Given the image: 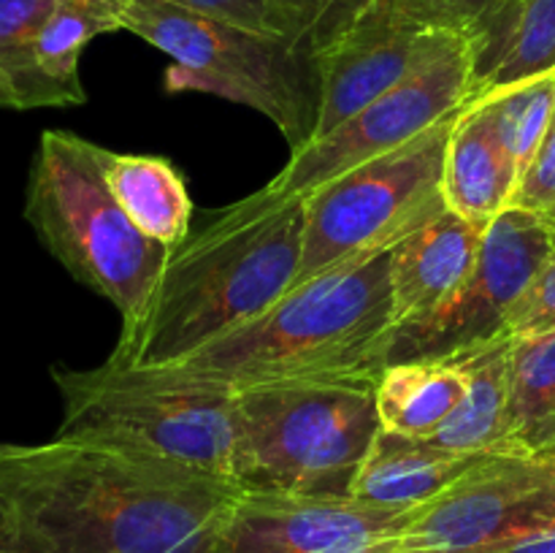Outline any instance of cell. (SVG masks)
<instances>
[{"label": "cell", "mask_w": 555, "mask_h": 553, "mask_svg": "<svg viewBox=\"0 0 555 553\" xmlns=\"http://www.w3.org/2000/svg\"><path fill=\"white\" fill-rule=\"evenodd\" d=\"M238 493L228 477L108 445H0V504L25 553H215Z\"/></svg>", "instance_id": "6da1fadb"}, {"label": "cell", "mask_w": 555, "mask_h": 553, "mask_svg": "<svg viewBox=\"0 0 555 553\" xmlns=\"http://www.w3.org/2000/svg\"><path fill=\"white\" fill-rule=\"evenodd\" d=\"M304 220V195L271 182L222 209L173 249L141 331L106 361L139 372L171 366L269 312L298 280Z\"/></svg>", "instance_id": "7a4b0ae2"}, {"label": "cell", "mask_w": 555, "mask_h": 553, "mask_svg": "<svg viewBox=\"0 0 555 553\" xmlns=\"http://www.w3.org/2000/svg\"><path fill=\"white\" fill-rule=\"evenodd\" d=\"M393 334L390 249L293 287L253 323L150 372L231 394L298 380L379 377Z\"/></svg>", "instance_id": "3957f363"}, {"label": "cell", "mask_w": 555, "mask_h": 553, "mask_svg": "<svg viewBox=\"0 0 555 553\" xmlns=\"http://www.w3.org/2000/svg\"><path fill=\"white\" fill-rule=\"evenodd\" d=\"M25 220L47 253L122 318L128 345L150 314L171 249L128 220L98 163V144L70 130H43L27 179Z\"/></svg>", "instance_id": "277c9868"}, {"label": "cell", "mask_w": 555, "mask_h": 553, "mask_svg": "<svg viewBox=\"0 0 555 553\" xmlns=\"http://www.w3.org/2000/svg\"><path fill=\"white\" fill-rule=\"evenodd\" d=\"M377 377L298 380L236 394L242 491L350 497L379 434Z\"/></svg>", "instance_id": "5b68a950"}, {"label": "cell", "mask_w": 555, "mask_h": 553, "mask_svg": "<svg viewBox=\"0 0 555 553\" xmlns=\"http://www.w3.org/2000/svg\"><path fill=\"white\" fill-rule=\"evenodd\" d=\"M63 399L57 437L108 445L233 480L236 394L163 372L101 363L52 366Z\"/></svg>", "instance_id": "8992f818"}, {"label": "cell", "mask_w": 555, "mask_h": 553, "mask_svg": "<svg viewBox=\"0 0 555 553\" xmlns=\"http://www.w3.org/2000/svg\"><path fill=\"white\" fill-rule=\"evenodd\" d=\"M122 30L173 60L168 92H209L269 117L291 141L309 144L318 125V60L282 36L247 30L160 0H122Z\"/></svg>", "instance_id": "52a82bcc"}, {"label": "cell", "mask_w": 555, "mask_h": 553, "mask_svg": "<svg viewBox=\"0 0 555 553\" xmlns=\"http://www.w3.org/2000/svg\"><path fill=\"white\" fill-rule=\"evenodd\" d=\"M455 117L304 195L307 220L296 285L393 249L448 209L442 168Z\"/></svg>", "instance_id": "ba28073f"}, {"label": "cell", "mask_w": 555, "mask_h": 553, "mask_svg": "<svg viewBox=\"0 0 555 553\" xmlns=\"http://www.w3.org/2000/svg\"><path fill=\"white\" fill-rule=\"evenodd\" d=\"M555 531V445L480 455L412 513L390 553H499Z\"/></svg>", "instance_id": "9c48e42d"}, {"label": "cell", "mask_w": 555, "mask_h": 553, "mask_svg": "<svg viewBox=\"0 0 555 553\" xmlns=\"http://www.w3.org/2000/svg\"><path fill=\"white\" fill-rule=\"evenodd\" d=\"M555 249L545 215L509 206L482 233L469 280L423 323L390 334L385 366L417 358H455L507 336V318Z\"/></svg>", "instance_id": "30bf717a"}, {"label": "cell", "mask_w": 555, "mask_h": 553, "mask_svg": "<svg viewBox=\"0 0 555 553\" xmlns=\"http://www.w3.org/2000/svg\"><path fill=\"white\" fill-rule=\"evenodd\" d=\"M472 103L469 36H459L431 63L379 95L334 133L291 152L271 184L287 195H309L350 168L410 144Z\"/></svg>", "instance_id": "8fae6325"}, {"label": "cell", "mask_w": 555, "mask_h": 553, "mask_svg": "<svg viewBox=\"0 0 555 553\" xmlns=\"http://www.w3.org/2000/svg\"><path fill=\"white\" fill-rule=\"evenodd\" d=\"M415 510L356 497L242 491L215 553H390Z\"/></svg>", "instance_id": "7c38bea8"}, {"label": "cell", "mask_w": 555, "mask_h": 553, "mask_svg": "<svg viewBox=\"0 0 555 553\" xmlns=\"http://www.w3.org/2000/svg\"><path fill=\"white\" fill-rule=\"evenodd\" d=\"M459 36L464 33H437L406 25L372 0L369 9L314 57L320 106L309 141L334 133L361 108L431 63Z\"/></svg>", "instance_id": "4fadbf2b"}, {"label": "cell", "mask_w": 555, "mask_h": 553, "mask_svg": "<svg viewBox=\"0 0 555 553\" xmlns=\"http://www.w3.org/2000/svg\"><path fill=\"white\" fill-rule=\"evenodd\" d=\"M482 233L444 209L390 249L393 331L423 323L453 298L475 271Z\"/></svg>", "instance_id": "5bb4252c"}, {"label": "cell", "mask_w": 555, "mask_h": 553, "mask_svg": "<svg viewBox=\"0 0 555 553\" xmlns=\"http://www.w3.org/2000/svg\"><path fill=\"white\" fill-rule=\"evenodd\" d=\"M472 103L555 70V0H496L469 33Z\"/></svg>", "instance_id": "9a60e30c"}, {"label": "cell", "mask_w": 555, "mask_h": 553, "mask_svg": "<svg viewBox=\"0 0 555 553\" xmlns=\"http://www.w3.org/2000/svg\"><path fill=\"white\" fill-rule=\"evenodd\" d=\"M518 173L499 141L486 103H469L455 117L444 150L442 193L450 211L486 231L513 204Z\"/></svg>", "instance_id": "2e32d148"}, {"label": "cell", "mask_w": 555, "mask_h": 553, "mask_svg": "<svg viewBox=\"0 0 555 553\" xmlns=\"http://www.w3.org/2000/svg\"><path fill=\"white\" fill-rule=\"evenodd\" d=\"M480 455L455 453L431 439L399 437L379 428L352 480L350 497L383 507H423L459 480Z\"/></svg>", "instance_id": "e0dca14e"}, {"label": "cell", "mask_w": 555, "mask_h": 553, "mask_svg": "<svg viewBox=\"0 0 555 553\" xmlns=\"http://www.w3.org/2000/svg\"><path fill=\"white\" fill-rule=\"evenodd\" d=\"M122 0H57L30 54V108L81 106L87 92L79 60L87 43L103 33L122 30Z\"/></svg>", "instance_id": "ac0fdd59"}, {"label": "cell", "mask_w": 555, "mask_h": 553, "mask_svg": "<svg viewBox=\"0 0 555 553\" xmlns=\"http://www.w3.org/2000/svg\"><path fill=\"white\" fill-rule=\"evenodd\" d=\"M98 163L103 182L139 233L171 253L188 242L193 198L171 160L114 152L98 144Z\"/></svg>", "instance_id": "d6986e66"}, {"label": "cell", "mask_w": 555, "mask_h": 553, "mask_svg": "<svg viewBox=\"0 0 555 553\" xmlns=\"http://www.w3.org/2000/svg\"><path fill=\"white\" fill-rule=\"evenodd\" d=\"M464 358H417L390 363L379 372L377 415L383 432L410 439H431L466 394Z\"/></svg>", "instance_id": "ffe728a7"}, {"label": "cell", "mask_w": 555, "mask_h": 553, "mask_svg": "<svg viewBox=\"0 0 555 553\" xmlns=\"http://www.w3.org/2000/svg\"><path fill=\"white\" fill-rule=\"evenodd\" d=\"M509 345L502 336L464 352L466 394L453 415L431 437L434 445L466 455L502 453L509 448Z\"/></svg>", "instance_id": "44dd1931"}, {"label": "cell", "mask_w": 555, "mask_h": 553, "mask_svg": "<svg viewBox=\"0 0 555 553\" xmlns=\"http://www.w3.org/2000/svg\"><path fill=\"white\" fill-rule=\"evenodd\" d=\"M555 423V331L509 345V448H545Z\"/></svg>", "instance_id": "7402d4cb"}, {"label": "cell", "mask_w": 555, "mask_h": 553, "mask_svg": "<svg viewBox=\"0 0 555 553\" xmlns=\"http://www.w3.org/2000/svg\"><path fill=\"white\" fill-rule=\"evenodd\" d=\"M475 103H486L491 112L493 128H496L499 141H502L520 182L540 150L547 125H551L555 108V70L504 87Z\"/></svg>", "instance_id": "603a6c76"}, {"label": "cell", "mask_w": 555, "mask_h": 553, "mask_svg": "<svg viewBox=\"0 0 555 553\" xmlns=\"http://www.w3.org/2000/svg\"><path fill=\"white\" fill-rule=\"evenodd\" d=\"M57 0H0V108L25 112L30 54Z\"/></svg>", "instance_id": "cb8c5ba5"}, {"label": "cell", "mask_w": 555, "mask_h": 553, "mask_svg": "<svg viewBox=\"0 0 555 553\" xmlns=\"http://www.w3.org/2000/svg\"><path fill=\"white\" fill-rule=\"evenodd\" d=\"M282 38L318 57L334 43L372 0H266Z\"/></svg>", "instance_id": "d4e9b609"}, {"label": "cell", "mask_w": 555, "mask_h": 553, "mask_svg": "<svg viewBox=\"0 0 555 553\" xmlns=\"http://www.w3.org/2000/svg\"><path fill=\"white\" fill-rule=\"evenodd\" d=\"M396 20L421 30L469 36L496 0H374Z\"/></svg>", "instance_id": "484cf974"}, {"label": "cell", "mask_w": 555, "mask_h": 553, "mask_svg": "<svg viewBox=\"0 0 555 553\" xmlns=\"http://www.w3.org/2000/svg\"><path fill=\"white\" fill-rule=\"evenodd\" d=\"M555 331V249L507 318V336L526 339Z\"/></svg>", "instance_id": "4316f807"}, {"label": "cell", "mask_w": 555, "mask_h": 553, "mask_svg": "<svg viewBox=\"0 0 555 553\" xmlns=\"http://www.w3.org/2000/svg\"><path fill=\"white\" fill-rule=\"evenodd\" d=\"M509 206H520V209L537 211V215H547L555 206V108L540 150L520 177Z\"/></svg>", "instance_id": "83f0119b"}, {"label": "cell", "mask_w": 555, "mask_h": 553, "mask_svg": "<svg viewBox=\"0 0 555 553\" xmlns=\"http://www.w3.org/2000/svg\"><path fill=\"white\" fill-rule=\"evenodd\" d=\"M160 3L177 5V9L193 11V14L201 16H211V20L231 22V25L247 27V30L280 36L266 0H160Z\"/></svg>", "instance_id": "f1b7e54d"}, {"label": "cell", "mask_w": 555, "mask_h": 553, "mask_svg": "<svg viewBox=\"0 0 555 553\" xmlns=\"http://www.w3.org/2000/svg\"><path fill=\"white\" fill-rule=\"evenodd\" d=\"M0 553H25V548H22L14 524H11L3 504H0Z\"/></svg>", "instance_id": "f546056e"}, {"label": "cell", "mask_w": 555, "mask_h": 553, "mask_svg": "<svg viewBox=\"0 0 555 553\" xmlns=\"http://www.w3.org/2000/svg\"><path fill=\"white\" fill-rule=\"evenodd\" d=\"M499 553H555V531L553 535H542L534 537V540L518 542V545L504 548V551Z\"/></svg>", "instance_id": "4dcf8cb0"}, {"label": "cell", "mask_w": 555, "mask_h": 553, "mask_svg": "<svg viewBox=\"0 0 555 553\" xmlns=\"http://www.w3.org/2000/svg\"><path fill=\"white\" fill-rule=\"evenodd\" d=\"M545 217H547V220H551V222H553V226H555V206H553V209H551V211H547V215H545Z\"/></svg>", "instance_id": "1f68e13d"}, {"label": "cell", "mask_w": 555, "mask_h": 553, "mask_svg": "<svg viewBox=\"0 0 555 553\" xmlns=\"http://www.w3.org/2000/svg\"><path fill=\"white\" fill-rule=\"evenodd\" d=\"M551 445H555V423H553V432H551Z\"/></svg>", "instance_id": "d6a6232c"}]
</instances>
